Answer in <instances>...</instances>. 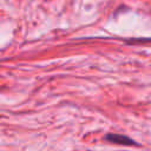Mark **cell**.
<instances>
[{"mask_svg":"<svg viewBox=\"0 0 151 151\" xmlns=\"http://www.w3.org/2000/svg\"><path fill=\"white\" fill-rule=\"evenodd\" d=\"M106 140L114 143V144H122V145H136V142L132 140L131 138L123 136V134H117V133H109L105 137Z\"/></svg>","mask_w":151,"mask_h":151,"instance_id":"1","label":"cell"}]
</instances>
